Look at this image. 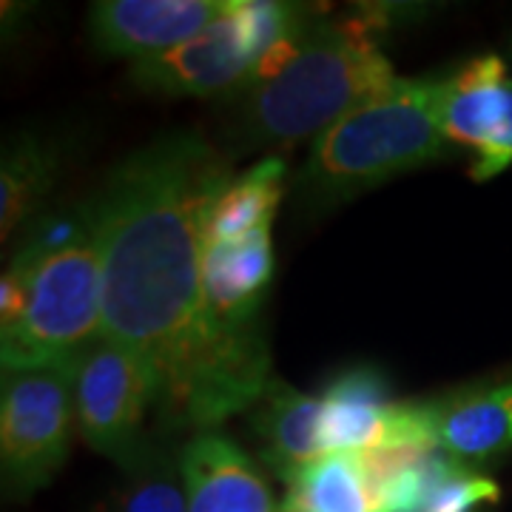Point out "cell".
Here are the masks:
<instances>
[{
  "label": "cell",
  "instance_id": "cell-16",
  "mask_svg": "<svg viewBox=\"0 0 512 512\" xmlns=\"http://www.w3.org/2000/svg\"><path fill=\"white\" fill-rule=\"evenodd\" d=\"M288 501L302 512H373L356 453H328L291 481Z\"/></svg>",
  "mask_w": 512,
  "mask_h": 512
},
{
  "label": "cell",
  "instance_id": "cell-10",
  "mask_svg": "<svg viewBox=\"0 0 512 512\" xmlns=\"http://www.w3.org/2000/svg\"><path fill=\"white\" fill-rule=\"evenodd\" d=\"M225 0H103L89 12L94 49L106 57L163 55L202 32Z\"/></svg>",
  "mask_w": 512,
  "mask_h": 512
},
{
  "label": "cell",
  "instance_id": "cell-9",
  "mask_svg": "<svg viewBox=\"0 0 512 512\" xmlns=\"http://www.w3.org/2000/svg\"><path fill=\"white\" fill-rule=\"evenodd\" d=\"M325 453H365L387 444H439L427 402H393L376 367H353L322 396Z\"/></svg>",
  "mask_w": 512,
  "mask_h": 512
},
{
  "label": "cell",
  "instance_id": "cell-6",
  "mask_svg": "<svg viewBox=\"0 0 512 512\" xmlns=\"http://www.w3.org/2000/svg\"><path fill=\"white\" fill-rule=\"evenodd\" d=\"M157 404V384L146 362L100 336L74 359L77 433L94 453L134 470L154 453L148 413Z\"/></svg>",
  "mask_w": 512,
  "mask_h": 512
},
{
  "label": "cell",
  "instance_id": "cell-14",
  "mask_svg": "<svg viewBox=\"0 0 512 512\" xmlns=\"http://www.w3.org/2000/svg\"><path fill=\"white\" fill-rule=\"evenodd\" d=\"M285 171L279 157H265L239 177H231L205 214L202 239L225 242L271 225L285 197Z\"/></svg>",
  "mask_w": 512,
  "mask_h": 512
},
{
  "label": "cell",
  "instance_id": "cell-13",
  "mask_svg": "<svg viewBox=\"0 0 512 512\" xmlns=\"http://www.w3.org/2000/svg\"><path fill=\"white\" fill-rule=\"evenodd\" d=\"M319 424L322 399L299 393L282 379H271L251 416L259 456L288 484L313 461L328 456L322 447Z\"/></svg>",
  "mask_w": 512,
  "mask_h": 512
},
{
  "label": "cell",
  "instance_id": "cell-11",
  "mask_svg": "<svg viewBox=\"0 0 512 512\" xmlns=\"http://www.w3.org/2000/svg\"><path fill=\"white\" fill-rule=\"evenodd\" d=\"M439 444L476 467L512 453V370L456 387L427 402Z\"/></svg>",
  "mask_w": 512,
  "mask_h": 512
},
{
  "label": "cell",
  "instance_id": "cell-12",
  "mask_svg": "<svg viewBox=\"0 0 512 512\" xmlns=\"http://www.w3.org/2000/svg\"><path fill=\"white\" fill-rule=\"evenodd\" d=\"M188 512H279L245 450L220 433H197L180 453Z\"/></svg>",
  "mask_w": 512,
  "mask_h": 512
},
{
  "label": "cell",
  "instance_id": "cell-1",
  "mask_svg": "<svg viewBox=\"0 0 512 512\" xmlns=\"http://www.w3.org/2000/svg\"><path fill=\"white\" fill-rule=\"evenodd\" d=\"M234 174L200 134L174 131L128 154L89 200L103 259V336L146 362L163 430L211 433L254 407L271 367L222 353L202 311V228Z\"/></svg>",
  "mask_w": 512,
  "mask_h": 512
},
{
  "label": "cell",
  "instance_id": "cell-18",
  "mask_svg": "<svg viewBox=\"0 0 512 512\" xmlns=\"http://www.w3.org/2000/svg\"><path fill=\"white\" fill-rule=\"evenodd\" d=\"M498 501V484L493 478L481 476L473 467H461L450 481H444L424 512H473L481 504Z\"/></svg>",
  "mask_w": 512,
  "mask_h": 512
},
{
  "label": "cell",
  "instance_id": "cell-15",
  "mask_svg": "<svg viewBox=\"0 0 512 512\" xmlns=\"http://www.w3.org/2000/svg\"><path fill=\"white\" fill-rule=\"evenodd\" d=\"M57 177V151L35 134H18L0 163V237L18 231L49 197Z\"/></svg>",
  "mask_w": 512,
  "mask_h": 512
},
{
  "label": "cell",
  "instance_id": "cell-17",
  "mask_svg": "<svg viewBox=\"0 0 512 512\" xmlns=\"http://www.w3.org/2000/svg\"><path fill=\"white\" fill-rule=\"evenodd\" d=\"M126 481L114 487L100 512H188L180 458L157 450L134 470H123Z\"/></svg>",
  "mask_w": 512,
  "mask_h": 512
},
{
  "label": "cell",
  "instance_id": "cell-3",
  "mask_svg": "<svg viewBox=\"0 0 512 512\" xmlns=\"http://www.w3.org/2000/svg\"><path fill=\"white\" fill-rule=\"evenodd\" d=\"M103 336V259L89 202L29 239L0 279V365L72 362Z\"/></svg>",
  "mask_w": 512,
  "mask_h": 512
},
{
  "label": "cell",
  "instance_id": "cell-5",
  "mask_svg": "<svg viewBox=\"0 0 512 512\" xmlns=\"http://www.w3.org/2000/svg\"><path fill=\"white\" fill-rule=\"evenodd\" d=\"M74 416V359L9 370L0 382V473L9 495L46 487L69 456Z\"/></svg>",
  "mask_w": 512,
  "mask_h": 512
},
{
  "label": "cell",
  "instance_id": "cell-4",
  "mask_svg": "<svg viewBox=\"0 0 512 512\" xmlns=\"http://www.w3.org/2000/svg\"><path fill=\"white\" fill-rule=\"evenodd\" d=\"M450 140L441 126V80H393L311 143L299 200L325 211L413 168L436 163Z\"/></svg>",
  "mask_w": 512,
  "mask_h": 512
},
{
  "label": "cell",
  "instance_id": "cell-8",
  "mask_svg": "<svg viewBox=\"0 0 512 512\" xmlns=\"http://www.w3.org/2000/svg\"><path fill=\"white\" fill-rule=\"evenodd\" d=\"M441 126L450 146L473 151L476 180H493L510 168L512 77L501 57H473L441 77Z\"/></svg>",
  "mask_w": 512,
  "mask_h": 512
},
{
  "label": "cell",
  "instance_id": "cell-7",
  "mask_svg": "<svg viewBox=\"0 0 512 512\" xmlns=\"http://www.w3.org/2000/svg\"><path fill=\"white\" fill-rule=\"evenodd\" d=\"M248 0H225L222 12L202 32L163 55L131 63V80L146 92L171 97L237 94L259 60Z\"/></svg>",
  "mask_w": 512,
  "mask_h": 512
},
{
  "label": "cell",
  "instance_id": "cell-2",
  "mask_svg": "<svg viewBox=\"0 0 512 512\" xmlns=\"http://www.w3.org/2000/svg\"><path fill=\"white\" fill-rule=\"evenodd\" d=\"M376 15H330L302 6L291 29L256 60L239 89L245 146L316 140L339 117L396 77L382 52Z\"/></svg>",
  "mask_w": 512,
  "mask_h": 512
}]
</instances>
